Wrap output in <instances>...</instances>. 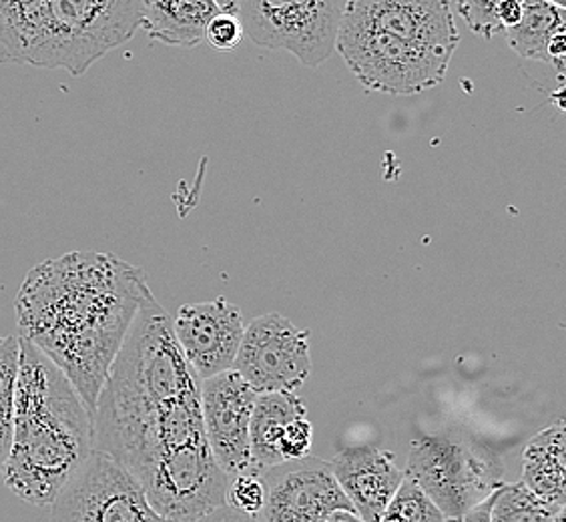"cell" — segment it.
I'll list each match as a JSON object with an SVG mask.
<instances>
[{
	"mask_svg": "<svg viewBox=\"0 0 566 522\" xmlns=\"http://www.w3.org/2000/svg\"><path fill=\"white\" fill-rule=\"evenodd\" d=\"M153 297L147 273L101 251H71L27 273L19 337L59 366L91 414L133 320Z\"/></svg>",
	"mask_w": 566,
	"mask_h": 522,
	"instance_id": "6da1fadb",
	"label": "cell"
},
{
	"mask_svg": "<svg viewBox=\"0 0 566 522\" xmlns=\"http://www.w3.org/2000/svg\"><path fill=\"white\" fill-rule=\"evenodd\" d=\"M19 342L12 442L0 477L17 499L44 509L95 450L93 416L63 370Z\"/></svg>",
	"mask_w": 566,
	"mask_h": 522,
	"instance_id": "7a4b0ae2",
	"label": "cell"
},
{
	"mask_svg": "<svg viewBox=\"0 0 566 522\" xmlns=\"http://www.w3.org/2000/svg\"><path fill=\"white\" fill-rule=\"evenodd\" d=\"M403 472L447 519H462L504 484V464L496 452L450 436H418Z\"/></svg>",
	"mask_w": 566,
	"mask_h": 522,
	"instance_id": "3957f363",
	"label": "cell"
},
{
	"mask_svg": "<svg viewBox=\"0 0 566 522\" xmlns=\"http://www.w3.org/2000/svg\"><path fill=\"white\" fill-rule=\"evenodd\" d=\"M336 51L364 87L392 97L438 87L452 59L394 34L346 24H339Z\"/></svg>",
	"mask_w": 566,
	"mask_h": 522,
	"instance_id": "277c9868",
	"label": "cell"
},
{
	"mask_svg": "<svg viewBox=\"0 0 566 522\" xmlns=\"http://www.w3.org/2000/svg\"><path fill=\"white\" fill-rule=\"evenodd\" d=\"M243 34L316 69L334 55L342 9L338 0H235Z\"/></svg>",
	"mask_w": 566,
	"mask_h": 522,
	"instance_id": "5b68a950",
	"label": "cell"
},
{
	"mask_svg": "<svg viewBox=\"0 0 566 522\" xmlns=\"http://www.w3.org/2000/svg\"><path fill=\"white\" fill-rule=\"evenodd\" d=\"M51 522H174L153 509L139 482L93 450L51 502Z\"/></svg>",
	"mask_w": 566,
	"mask_h": 522,
	"instance_id": "8992f818",
	"label": "cell"
},
{
	"mask_svg": "<svg viewBox=\"0 0 566 522\" xmlns=\"http://www.w3.org/2000/svg\"><path fill=\"white\" fill-rule=\"evenodd\" d=\"M231 370L258 394L295 392L312 376L310 332L282 314H263L243 330Z\"/></svg>",
	"mask_w": 566,
	"mask_h": 522,
	"instance_id": "52a82bcc",
	"label": "cell"
},
{
	"mask_svg": "<svg viewBox=\"0 0 566 522\" xmlns=\"http://www.w3.org/2000/svg\"><path fill=\"white\" fill-rule=\"evenodd\" d=\"M262 480L260 522H326L334 512H354L329 464L319 458L287 460L263 470Z\"/></svg>",
	"mask_w": 566,
	"mask_h": 522,
	"instance_id": "ba28073f",
	"label": "cell"
},
{
	"mask_svg": "<svg viewBox=\"0 0 566 522\" xmlns=\"http://www.w3.org/2000/svg\"><path fill=\"white\" fill-rule=\"evenodd\" d=\"M201 418L209 450L228 479L255 472L251 464L250 420L258 392L235 370L201 380Z\"/></svg>",
	"mask_w": 566,
	"mask_h": 522,
	"instance_id": "9c48e42d",
	"label": "cell"
},
{
	"mask_svg": "<svg viewBox=\"0 0 566 522\" xmlns=\"http://www.w3.org/2000/svg\"><path fill=\"white\" fill-rule=\"evenodd\" d=\"M339 24L394 34L448 56L460 43L448 0H348Z\"/></svg>",
	"mask_w": 566,
	"mask_h": 522,
	"instance_id": "30bf717a",
	"label": "cell"
},
{
	"mask_svg": "<svg viewBox=\"0 0 566 522\" xmlns=\"http://www.w3.org/2000/svg\"><path fill=\"white\" fill-rule=\"evenodd\" d=\"M171 322L175 340L199 380L231 370L245 330L238 305L226 297L186 304Z\"/></svg>",
	"mask_w": 566,
	"mask_h": 522,
	"instance_id": "8fae6325",
	"label": "cell"
},
{
	"mask_svg": "<svg viewBox=\"0 0 566 522\" xmlns=\"http://www.w3.org/2000/svg\"><path fill=\"white\" fill-rule=\"evenodd\" d=\"M327 464L361 522L380 521L403 480V468L381 448H346Z\"/></svg>",
	"mask_w": 566,
	"mask_h": 522,
	"instance_id": "7c38bea8",
	"label": "cell"
},
{
	"mask_svg": "<svg viewBox=\"0 0 566 522\" xmlns=\"http://www.w3.org/2000/svg\"><path fill=\"white\" fill-rule=\"evenodd\" d=\"M219 11L216 0H145L142 29L155 43L193 49Z\"/></svg>",
	"mask_w": 566,
	"mask_h": 522,
	"instance_id": "4fadbf2b",
	"label": "cell"
},
{
	"mask_svg": "<svg viewBox=\"0 0 566 522\" xmlns=\"http://www.w3.org/2000/svg\"><path fill=\"white\" fill-rule=\"evenodd\" d=\"M565 420H558L531 438L523 452L521 482L556 509H565Z\"/></svg>",
	"mask_w": 566,
	"mask_h": 522,
	"instance_id": "5bb4252c",
	"label": "cell"
},
{
	"mask_svg": "<svg viewBox=\"0 0 566 522\" xmlns=\"http://www.w3.org/2000/svg\"><path fill=\"white\" fill-rule=\"evenodd\" d=\"M297 416H305V406L295 392L258 394L250 420L251 464L262 474L268 468L282 464L280 440L285 426Z\"/></svg>",
	"mask_w": 566,
	"mask_h": 522,
	"instance_id": "9a60e30c",
	"label": "cell"
},
{
	"mask_svg": "<svg viewBox=\"0 0 566 522\" xmlns=\"http://www.w3.org/2000/svg\"><path fill=\"white\" fill-rule=\"evenodd\" d=\"M566 31V11L545 0H524L523 19L506 29V41L512 51L523 59L548 63L546 46L556 33Z\"/></svg>",
	"mask_w": 566,
	"mask_h": 522,
	"instance_id": "2e32d148",
	"label": "cell"
},
{
	"mask_svg": "<svg viewBox=\"0 0 566 522\" xmlns=\"http://www.w3.org/2000/svg\"><path fill=\"white\" fill-rule=\"evenodd\" d=\"M560 511L565 509L538 499L523 482L502 484L492 494L491 522H551Z\"/></svg>",
	"mask_w": 566,
	"mask_h": 522,
	"instance_id": "e0dca14e",
	"label": "cell"
},
{
	"mask_svg": "<svg viewBox=\"0 0 566 522\" xmlns=\"http://www.w3.org/2000/svg\"><path fill=\"white\" fill-rule=\"evenodd\" d=\"M19 356H21L19 336H0V474L4 470L9 450H11Z\"/></svg>",
	"mask_w": 566,
	"mask_h": 522,
	"instance_id": "ac0fdd59",
	"label": "cell"
},
{
	"mask_svg": "<svg viewBox=\"0 0 566 522\" xmlns=\"http://www.w3.org/2000/svg\"><path fill=\"white\" fill-rule=\"evenodd\" d=\"M378 522H447L444 512L436 507L424 490L403 472V480Z\"/></svg>",
	"mask_w": 566,
	"mask_h": 522,
	"instance_id": "d6986e66",
	"label": "cell"
},
{
	"mask_svg": "<svg viewBox=\"0 0 566 522\" xmlns=\"http://www.w3.org/2000/svg\"><path fill=\"white\" fill-rule=\"evenodd\" d=\"M263 501H265V487H263L262 474L245 472L229 479L226 504L231 509L243 512L248 516H258L262 512Z\"/></svg>",
	"mask_w": 566,
	"mask_h": 522,
	"instance_id": "ffe728a7",
	"label": "cell"
},
{
	"mask_svg": "<svg viewBox=\"0 0 566 522\" xmlns=\"http://www.w3.org/2000/svg\"><path fill=\"white\" fill-rule=\"evenodd\" d=\"M502 0H457V11L470 31L480 39L491 41L502 33L499 21V4Z\"/></svg>",
	"mask_w": 566,
	"mask_h": 522,
	"instance_id": "44dd1931",
	"label": "cell"
},
{
	"mask_svg": "<svg viewBox=\"0 0 566 522\" xmlns=\"http://www.w3.org/2000/svg\"><path fill=\"white\" fill-rule=\"evenodd\" d=\"M243 27H241L238 14L233 12L219 11L206 29V41L209 46L218 53H231L240 46L243 39Z\"/></svg>",
	"mask_w": 566,
	"mask_h": 522,
	"instance_id": "7402d4cb",
	"label": "cell"
},
{
	"mask_svg": "<svg viewBox=\"0 0 566 522\" xmlns=\"http://www.w3.org/2000/svg\"><path fill=\"white\" fill-rule=\"evenodd\" d=\"M314 442V426L305 416H297L283 430L282 440H280V455L283 462L287 460H297V458L310 457Z\"/></svg>",
	"mask_w": 566,
	"mask_h": 522,
	"instance_id": "603a6c76",
	"label": "cell"
},
{
	"mask_svg": "<svg viewBox=\"0 0 566 522\" xmlns=\"http://www.w3.org/2000/svg\"><path fill=\"white\" fill-rule=\"evenodd\" d=\"M524 0H502L499 4V21L502 24V31L516 27L523 19Z\"/></svg>",
	"mask_w": 566,
	"mask_h": 522,
	"instance_id": "cb8c5ba5",
	"label": "cell"
},
{
	"mask_svg": "<svg viewBox=\"0 0 566 522\" xmlns=\"http://www.w3.org/2000/svg\"><path fill=\"white\" fill-rule=\"evenodd\" d=\"M196 522H260L258 521V516H248V514H243V512L235 511V509H231L228 504H223V507H219L216 511L209 512L206 516H201V519H197Z\"/></svg>",
	"mask_w": 566,
	"mask_h": 522,
	"instance_id": "d4e9b609",
	"label": "cell"
},
{
	"mask_svg": "<svg viewBox=\"0 0 566 522\" xmlns=\"http://www.w3.org/2000/svg\"><path fill=\"white\" fill-rule=\"evenodd\" d=\"M491 504L492 494L486 501L479 502L476 507H472L470 511L464 512V516L460 519L462 522H491Z\"/></svg>",
	"mask_w": 566,
	"mask_h": 522,
	"instance_id": "484cf974",
	"label": "cell"
},
{
	"mask_svg": "<svg viewBox=\"0 0 566 522\" xmlns=\"http://www.w3.org/2000/svg\"><path fill=\"white\" fill-rule=\"evenodd\" d=\"M326 522H361L354 512L338 511L334 512Z\"/></svg>",
	"mask_w": 566,
	"mask_h": 522,
	"instance_id": "4316f807",
	"label": "cell"
},
{
	"mask_svg": "<svg viewBox=\"0 0 566 522\" xmlns=\"http://www.w3.org/2000/svg\"><path fill=\"white\" fill-rule=\"evenodd\" d=\"M216 2H218V7L221 11L233 12V14H235V7H238L235 0H216Z\"/></svg>",
	"mask_w": 566,
	"mask_h": 522,
	"instance_id": "83f0119b",
	"label": "cell"
},
{
	"mask_svg": "<svg viewBox=\"0 0 566 522\" xmlns=\"http://www.w3.org/2000/svg\"><path fill=\"white\" fill-rule=\"evenodd\" d=\"M545 2H551V4H556V7H563V9H565L566 0H545Z\"/></svg>",
	"mask_w": 566,
	"mask_h": 522,
	"instance_id": "f1b7e54d",
	"label": "cell"
},
{
	"mask_svg": "<svg viewBox=\"0 0 566 522\" xmlns=\"http://www.w3.org/2000/svg\"><path fill=\"white\" fill-rule=\"evenodd\" d=\"M447 522H460V519H447Z\"/></svg>",
	"mask_w": 566,
	"mask_h": 522,
	"instance_id": "f546056e",
	"label": "cell"
},
{
	"mask_svg": "<svg viewBox=\"0 0 566 522\" xmlns=\"http://www.w3.org/2000/svg\"><path fill=\"white\" fill-rule=\"evenodd\" d=\"M460 522H462V521H460Z\"/></svg>",
	"mask_w": 566,
	"mask_h": 522,
	"instance_id": "4dcf8cb0",
	"label": "cell"
}]
</instances>
